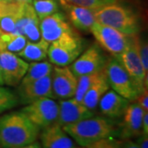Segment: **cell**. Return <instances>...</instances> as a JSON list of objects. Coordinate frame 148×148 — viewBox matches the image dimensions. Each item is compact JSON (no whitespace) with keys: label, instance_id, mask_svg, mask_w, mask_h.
<instances>
[{"label":"cell","instance_id":"cell-1","mask_svg":"<svg viewBox=\"0 0 148 148\" xmlns=\"http://www.w3.org/2000/svg\"><path fill=\"white\" fill-rule=\"evenodd\" d=\"M40 129L21 111H14L0 117V146L17 148L34 143Z\"/></svg>","mask_w":148,"mask_h":148},{"label":"cell","instance_id":"cell-2","mask_svg":"<svg viewBox=\"0 0 148 148\" xmlns=\"http://www.w3.org/2000/svg\"><path fill=\"white\" fill-rule=\"evenodd\" d=\"M63 127L77 144L86 147L98 140L119 136V124L105 116H92Z\"/></svg>","mask_w":148,"mask_h":148},{"label":"cell","instance_id":"cell-3","mask_svg":"<svg viewBox=\"0 0 148 148\" xmlns=\"http://www.w3.org/2000/svg\"><path fill=\"white\" fill-rule=\"evenodd\" d=\"M94 16L97 23L113 27L127 35L138 34L140 30L137 14L131 9L118 3L110 4L95 10Z\"/></svg>","mask_w":148,"mask_h":148},{"label":"cell","instance_id":"cell-4","mask_svg":"<svg viewBox=\"0 0 148 148\" xmlns=\"http://www.w3.org/2000/svg\"><path fill=\"white\" fill-rule=\"evenodd\" d=\"M84 49V41L75 32L66 33L50 43L48 49L49 62L55 66H69Z\"/></svg>","mask_w":148,"mask_h":148},{"label":"cell","instance_id":"cell-5","mask_svg":"<svg viewBox=\"0 0 148 148\" xmlns=\"http://www.w3.org/2000/svg\"><path fill=\"white\" fill-rule=\"evenodd\" d=\"M105 73L110 87L129 101H135L143 90L125 68L115 58L108 59Z\"/></svg>","mask_w":148,"mask_h":148},{"label":"cell","instance_id":"cell-6","mask_svg":"<svg viewBox=\"0 0 148 148\" xmlns=\"http://www.w3.org/2000/svg\"><path fill=\"white\" fill-rule=\"evenodd\" d=\"M21 112L40 129L55 123L58 116V104L49 97L39 98L27 104Z\"/></svg>","mask_w":148,"mask_h":148},{"label":"cell","instance_id":"cell-7","mask_svg":"<svg viewBox=\"0 0 148 148\" xmlns=\"http://www.w3.org/2000/svg\"><path fill=\"white\" fill-rule=\"evenodd\" d=\"M90 32L92 33L98 45L115 58H119L127 47L132 36L97 22L91 27Z\"/></svg>","mask_w":148,"mask_h":148},{"label":"cell","instance_id":"cell-8","mask_svg":"<svg viewBox=\"0 0 148 148\" xmlns=\"http://www.w3.org/2000/svg\"><path fill=\"white\" fill-rule=\"evenodd\" d=\"M138 41L139 37L138 34L132 35L127 47L117 59L135 80L139 87L142 90H144L145 87L148 86V74L145 73L143 64L141 63L138 52Z\"/></svg>","mask_w":148,"mask_h":148},{"label":"cell","instance_id":"cell-9","mask_svg":"<svg viewBox=\"0 0 148 148\" xmlns=\"http://www.w3.org/2000/svg\"><path fill=\"white\" fill-rule=\"evenodd\" d=\"M108 59L96 44L90 45L70 64V69L76 77L95 73L104 70Z\"/></svg>","mask_w":148,"mask_h":148},{"label":"cell","instance_id":"cell-10","mask_svg":"<svg viewBox=\"0 0 148 148\" xmlns=\"http://www.w3.org/2000/svg\"><path fill=\"white\" fill-rule=\"evenodd\" d=\"M29 64L17 54L5 50L0 51V67L4 84L16 86L26 74Z\"/></svg>","mask_w":148,"mask_h":148},{"label":"cell","instance_id":"cell-11","mask_svg":"<svg viewBox=\"0 0 148 148\" xmlns=\"http://www.w3.org/2000/svg\"><path fill=\"white\" fill-rule=\"evenodd\" d=\"M77 78L69 66H55L51 73V86L54 99L73 98Z\"/></svg>","mask_w":148,"mask_h":148},{"label":"cell","instance_id":"cell-12","mask_svg":"<svg viewBox=\"0 0 148 148\" xmlns=\"http://www.w3.org/2000/svg\"><path fill=\"white\" fill-rule=\"evenodd\" d=\"M58 104V116L56 123L61 127L88 119L95 114L93 111L74 98L60 100Z\"/></svg>","mask_w":148,"mask_h":148},{"label":"cell","instance_id":"cell-13","mask_svg":"<svg viewBox=\"0 0 148 148\" xmlns=\"http://www.w3.org/2000/svg\"><path fill=\"white\" fill-rule=\"evenodd\" d=\"M145 112L136 102L128 105L119 124V136L122 140L137 138L143 133L142 122Z\"/></svg>","mask_w":148,"mask_h":148},{"label":"cell","instance_id":"cell-14","mask_svg":"<svg viewBox=\"0 0 148 148\" xmlns=\"http://www.w3.org/2000/svg\"><path fill=\"white\" fill-rule=\"evenodd\" d=\"M17 94L19 101L25 105L42 97L54 99L51 86V74L27 84H20Z\"/></svg>","mask_w":148,"mask_h":148},{"label":"cell","instance_id":"cell-15","mask_svg":"<svg viewBox=\"0 0 148 148\" xmlns=\"http://www.w3.org/2000/svg\"><path fill=\"white\" fill-rule=\"evenodd\" d=\"M41 38L48 43H52L63 35L73 31L63 12H57L40 20Z\"/></svg>","mask_w":148,"mask_h":148},{"label":"cell","instance_id":"cell-16","mask_svg":"<svg viewBox=\"0 0 148 148\" xmlns=\"http://www.w3.org/2000/svg\"><path fill=\"white\" fill-rule=\"evenodd\" d=\"M40 138L42 148H77L73 139L56 123L43 128Z\"/></svg>","mask_w":148,"mask_h":148},{"label":"cell","instance_id":"cell-17","mask_svg":"<svg viewBox=\"0 0 148 148\" xmlns=\"http://www.w3.org/2000/svg\"><path fill=\"white\" fill-rule=\"evenodd\" d=\"M130 101L114 90H107L99 101V110L103 116L111 119L121 118Z\"/></svg>","mask_w":148,"mask_h":148},{"label":"cell","instance_id":"cell-18","mask_svg":"<svg viewBox=\"0 0 148 148\" xmlns=\"http://www.w3.org/2000/svg\"><path fill=\"white\" fill-rule=\"evenodd\" d=\"M62 5L67 11L69 21L75 28L82 32H90L91 27L95 24V10L80 6L73 5L60 0Z\"/></svg>","mask_w":148,"mask_h":148},{"label":"cell","instance_id":"cell-19","mask_svg":"<svg viewBox=\"0 0 148 148\" xmlns=\"http://www.w3.org/2000/svg\"><path fill=\"white\" fill-rule=\"evenodd\" d=\"M109 88H110V85L106 77L105 70H103L100 77L85 94L82 103L90 110L95 113L101 98L109 90Z\"/></svg>","mask_w":148,"mask_h":148},{"label":"cell","instance_id":"cell-20","mask_svg":"<svg viewBox=\"0 0 148 148\" xmlns=\"http://www.w3.org/2000/svg\"><path fill=\"white\" fill-rule=\"evenodd\" d=\"M49 43L44 39H40L37 42L27 41L23 49L16 54L24 60L31 62L43 61L48 57V49Z\"/></svg>","mask_w":148,"mask_h":148},{"label":"cell","instance_id":"cell-21","mask_svg":"<svg viewBox=\"0 0 148 148\" xmlns=\"http://www.w3.org/2000/svg\"><path fill=\"white\" fill-rule=\"evenodd\" d=\"M53 68L52 64L48 61L32 62L29 64L27 73L24 75L20 84H27L51 74Z\"/></svg>","mask_w":148,"mask_h":148},{"label":"cell","instance_id":"cell-22","mask_svg":"<svg viewBox=\"0 0 148 148\" xmlns=\"http://www.w3.org/2000/svg\"><path fill=\"white\" fill-rule=\"evenodd\" d=\"M102 71L99 72V73H95L86 74V75H81L79 77H77V83L76 92L73 96V98L76 101L81 102V103L82 102L85 94L90 89V86L100 77Z\"/></svg>","mask_w":148,"mask_h":148},{"label":"cell","instance_id":"cell-23","mask_svg":"<svg viewBox=\"0 0 148 148\" xmlns=\"http://www.w3.org/2000/svg\"><path fill=\"white\" fill-rule=\"evenodd\" d=\"M40 25V21L35 12L28 18L23 30L24 36H26L28 41L37 42L41 39V32Z\"/></svg>","mask_w":148,"mask_h":148},{"label":"cell","instance_id":"cell-24","mask_svg":"<svg viewBox=\"0 0 148 148\" xmlns=\"http://www.w3.org/2000/svg\"><path fill=\"white\" fill-rule=\"evenodd\" d=\"M32 6L40 21L58 12V5L55 0H34Z\"/></svg>","mask_w":148,"mask_h":148},{"label":"cell","instance_id":"cell-25","mask_svg":"<svg viewBox=\"0 0 148 148\" xmlns=\"http://www.w3.org/2000/svg\"><path fill=\"white\" fill-rule=\"evenodd\" d=\"M18 103V96L12 90L0 86V114L16 107Z\"/></svg>","mask_w":148,"mask_h":148},{"label":"cell","instance_id":"cell-26","mask_svg":"<svg viewBox=\"0 0 148 148\" xmlns=\"http://www.w3.org/2000/svg\"><path fill=\"white\" fill-rule=\"evenodd\" d=\"M70 4L97 10L102 7L117 3L119 0H62Z\"/></svg>","mask_w":148,"mask_h":148},{"label":"cell","instance_id":"cell-27","mask_svg":"<svg viewBox=\"0 0 148 148\" xmlns=\"http://www.w3.org/2000/svg\"><path fill=\"white\" fill-rule=\"evenodd\" d=\"M123 141L118 140L114 137H107L98 140L86 148H121Z\"/></svg>","mask_w":148,"mask_h":148},{"label":"cell","instance_id":"cell-28","mask_svg":"<svg viewBox=\"0 0 148 148\" xmlns=\"http://www.w3.org/2000/svg\"><path fill=\"white\" fill-rule=\"evenodd\" d=\"M138 52L141 58V63L143 64L145 73L148 74V45L147 42L145 40L138 41Z\"/></svg>","mask_w":148,"mask_h":148},{"label":"cell","instance_id":"cell-29","mask_svg":"<svg viewBox=\"0 0 148 148\" xmlns=\"http://www.w3.org/2000/svg\"><path fill=\"white\" fill-rule=\"evenodd\" d=\"M148 87H145L143 92L138 95L135 102L144 111H148Z\"/></svg>","mask_w":148,"mask_h":148},{"label":"cell","instance_id":"cell-30","mask_svg":"<svg viewBox=\"0 0 148 148\" xmlns=\"http://www.w3.org/2000/svg\"><path fill=\"white\" fill-rule=\"evenodd\" d=\"M139 148H148V135L142 133L136 141Z\"/></svg>","mask_w":148,"mask_h":148},{"label":"cell","instance_id":"cell-31","mask_svg":"<svg viewBox=\"0 0 148 148\" xmlns=\"http://www.w3.org/2000/svg\"><path fill=\"white\" fill-rule=\"evenodd\" d=\"M142 129H143V134L148 135V113L147 111L144 113L143 117V122H142Z\"/></svg>","mask_w":148,"mask_h":148},{"label":"cell","instance_id":"cell-32","mask_svg":"<svg viewBox=\"0 0 148 148\" xmlns=\"http://www.w3.org/2000/svg\"><path fill=\"white\" fill-rule=\"evenodd\" d=\"M121 148H139L138 147V144L136 142H132L131 140H127L126 142H123V145H122Z\"/></svg>","mask_w":148,"mask_h":148},{"label":"cell","instance_id":"cell-33","mask_svg":"<svg viewBox=\"0 0 148 148\" xmlns=\"http://www.w3.org/2000/svg\"><path fill=\"white\" fill-rule=\"evenodd\" d=\"M17 148H42L40 144L38 143V142H34V143H30L28 145H26V146H23V147H17Z\"/></svg>","mask_w":148,"mask_h":148},{"label":"cell","instance_id":"cell-34","mask_svg":"<svg viewBox=\"0 0 148 148\" xmlns=\"http://www.w3.org/2000/svg\"><path fill=\"white\" fill-rule=\"evenodd\" d=\"M33 0H13L14 3L20 4H32Z\"/></svg>","mask_w":148,"mask_h":148},{"label":"cell","instance_id":"cell-35","mask_svg":"<svg viewBox=\"0 0 148 148\" xmlns=\"http://www.w3.org/2000/svg\"><path fill=\"white\" fill-rule=\"evenodd\" d=\"M4 85V82H3V74H2V71H1V67H0V86Z\"/></svg>","mask_w":148,"mask_h":148},{"label":"cell","instance_id":"cell-36","mask_svg":"<svg viewBox=\"0 0 148 148\" xmlns=\"http://www.w3.org/2000/svg\"><path fill=\"white\" fill-rule=\"evenodd\" d=\"M0 2H3V3H13V0H1Z\"/></svg>","mask_w":148,"mask_h":148},{"label":"cell","instance_id":"cell-37","mask_svg":"<svg viewBox=\"0 0 148 148\" xmlns=\"http://www.w3.org/2000/svg\"><path fill=\"white\" fill-rule=\"evenodd\" d=\"M77 148H86V147H77Z\"/></svg>","mask_w":148,"mask_h":148},{"label":"cell","instance_id":"cell-38","mask_svg":"<svg viewBox=\"0 0 148 148\" xmlns=\"http://www.w3.org/2000/svg\"><path fill=\"white\" fill-rule=\"evenodd\" d=\"M0 1H1V0H0Z\"/></svg>","mask_w":148,"mask_h":148}]
</instances>
